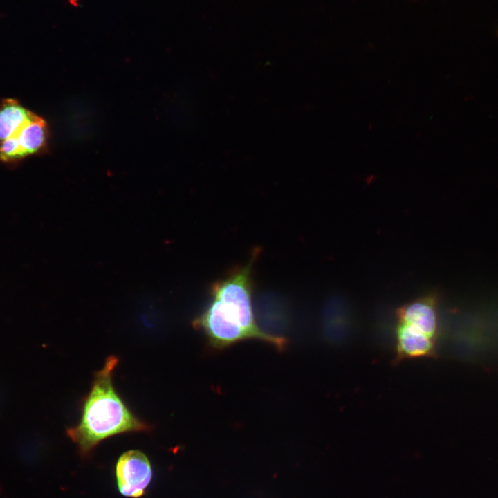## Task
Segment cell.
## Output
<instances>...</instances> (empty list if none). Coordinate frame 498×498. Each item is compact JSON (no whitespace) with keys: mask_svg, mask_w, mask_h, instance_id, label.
<instances>
[{"mask_svg":"<svg viewBox=\"0 0 498 498\" xmlns=\"http://www.w3.org/2000/svg\"><path fill=\"white\" fill-rule=\"evenodd\" d=\"M118 362L117 356H109L102 368L95 373L91 389L82 401L80 422L66 430L82 458L89 456L107 438L152 430L151 425L131 411L116 392L113 376Z\"/></svg>","mask_w":498,"mask_h":498,"instance_id":"6da1fadb","label":"cell"},{"mask_svg":"<svg viewBox=\"0 0 498 498\" xmlns=\"http://www.w3.org/2000/svg\"><path fill=\"white\" fill-rule=\"evenodd\" d=\"M254 258L245 266L232 269L211 287L212 298L222 304L227 315L239 324L250 339L258 340L282 350L287 340L263 331L256 323L252 303V266Z\"/></svg>","mask_w":498,"mask_h":498,"instance_id":"7a4b0ae2","label":"cell"},{"mask_svg":"<svg viewBox=\"0 0 498 498\" xmlns=\"http://www.w3.org/2000/svg\"><path fill=\"white\" fill-rule=\"evenodd\" d=\"M193 325L204 333L210 346L215 349H223L250 339L241 326L227 315L221 302L214 298L194 319Z\"/></svg>","mask_w":498,"mask_h":498,"instance_id":"3957f363","label":"cell"},{"mask_svg":"<svg viewBox=\"0 0 498 498\" xmlns=\"http://www.w3.org/2000/svg\"><path fill=\"white\" fill-rule=\"evenodd\" d=\"M119 492L131 498L142 497L152 478V468L147 456L141 451L131 450L123 453L116 465Z\"/></svg>","mask_w":498,"mask_h":498,"instance_id":"277c9868","label":"cell"},{"mask_svg":"<svg viewBox=\"0 0 498 498\" xmlns=\"http://www.w3.org/2000/svg\"><path fill=\"white\" fill-rule=\"evenodd\" d=\"M398 322L414 332L436 339L437 315L434 298L425 297L398 310Z\"/></svg>","mask_w":498,"mask_h":498,"instance_id":"5b68a950","label":"cell"},{"mask_svg":"<svg viewBox=\"0 0 498 498\" xmlns=\"http://www.w3.org/2000/svg\"><path fill=\"white\" fill-rule=\"evenodd\" d=\"M15 136L24 158L38 154L47 149L48 126L43 118L35 114Z\"/></svg>","mask_w":498,"mask_h":498,"instance_id":"8992f818","label":"cell"},{"mask_svg":"<svg viewBox=\"0 0 498 498\" xmlns=\"http://www.w3.org/2000/svg\"><path fill=\"white\" fill-rule=\"evenodd\" d=\"M34 115L15 100H4L0 105V141L15 136Z\"/></svg>","mask_w":498,"mask_h":498,"instance_id":"52a82bcc","label":"cell"},{"mask_svg":"<svg viewBox=\"0 0 498 498\" xmlns=\"http://www.w3.org/2000/svg\"><path fill=\"white\" fill-rule=\"evenodd\" d=\"M23 158L15 136L1 142L0 145V160L10 163L19 160Z\"/></svg>","mask_w":498,"mask_h":498,"instance_id":"ba28073f","label":"cell"}]
</instances>
